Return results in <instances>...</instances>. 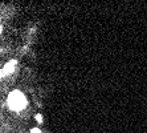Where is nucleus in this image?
Returning a JSON list of instances; mask_svg holds the SVG:
<instances>
[{
    "label": "nucleus",
    "instance_id": "20e7f679",
    "mask_svg": "<svg viewBox=\"0 0 147 133\" xmlns=\"http://www.w3.org/2000/svg\"><path fill=\"white\" fill-rule=\"evenodd\" d=\"M31 133H41V130L38 129V128H34V129H32Z\"/></svg>",
    "mask_w": 147,
    "mask_h": 133
},
{
    "label": "nucleus",
    "instance_id": "f03ea898",
    "mask_svg": "<svg viewBox=\"0 0 147 133\" xmlns=\"http://www.w3.org/2000/svg\"><path fill=\"white\" fill-rule=\"evenodd\" d=\"M15 67H16V61L15 60H12V61H9L8 64H5V67H4L3 69H1V76H7L8 73H11V72L15 69Z\"/></svg>",
    "mask_w": 147,
    "mask_h": 133
},
{
    "label": "nucleus",
    "instance_id": "7ed1b4c3",
    "mask_svg": "<svg viewBox=\"0 0 147 133\" xmlns=\"http://www.w3.org/2000/svg\"><path fill=\"white\" fill-rule=\"evenodd\" d=\"M36 120H37V123H42V116L41 115H36Z\"/></svg>",
    "mask_w": 147,
    "mask_h": 133
},
{
    "label": "nucleus",
    "instance_id": "f257e3e1",
    "mask_svg": "<svg viewBox=\"0 0 147 133\" xmlns=\"http://www.w3.org/2000/svg\"><path fill=\"white\" fill-rule=\"evenodd\" d=\"M7 102H8V108L11 110L20 112L27 105V99H25V96L20 91H13V92H11V95L8 96Z\"/></svg>",
    "mask_w": 147,
    "mask_h": 133
}]
</instances>
